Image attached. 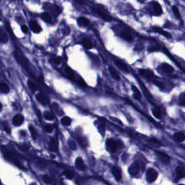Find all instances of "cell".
Listing matches in <instances>:
<instances>
[{"label":"cell","instance_id":"1","mask_svg":"<svg viewBox=\"0 0 185 185\" xmlns=\"http://www.w3.org/2000/svg\"><path fill=\"white\" fill-rule=\"evenodd\" d=\"M146 177H147V181L152 183L156 180L158 177V172L153 168H149L146 173Z\"/></svg>","mask_w":185,"mask_h":185},{"label":"cell","instance_id":"2","mask_svg":"<svg viewBox=\"0 0 185 185\" xmlns=\"http://www.w3.org/2000/svg\"><path fill=\"white\" fill-rule=\"evenodd\" d=\"M106 147H107V149L109 150V151L114 153V152H115L117 150V143L116 141H114V140H112V139H108V140H106Z\"/></svg>","mask_w":185,"mask_h":185},{"label":"cell","instance_id":"3","mask_svg":"<svg viewBox=\"0 0 185 185\" xmlns=\"http://www.w3.org/2000/svg\"><path fill=\"white\" fill-rule=\"evenodd\" d=\"M156 154L157 157H158V158L163 164H168V163L170 162V157H169L167 154H166V153H164L163 152L160 151H156Z\"/></svg>","mask_w":185,"mask_h":185},{"label":"cell","instance_id":"4","mask_svg":"<svg viewBox=\"0 0 185 185\" xmlns=\"http://www.w3.org/2000/svg\"><path fill=\"white\" fill-rule=\"evenodd\" d=\"M152 30H153L154 32L162 35L163 36L166 37V38H171V35L168 32H167V31H166V30H164L163 29H161L160 28L158 27V26H153V27H152Z\"/></svg>","mask_w":185,"mask_h":185},{"label":"cell","instance_id":"5","mask_svg":"<svg viewBox=\"0 0 185 185\" xmlns=\"http://www.w3.org/2000/svg\"><path fill=\"white\" fill-rule=\"evenodd\" d=\"M92 10L93 11V12L96 13L97 14H98V15H99V16H100V17L103 19V20H104L105 21L109 22L112 20V18H111V17L110 15H109L108 14H106V13H104V12L101 11V10H100V9H97L92 8Z\"/></svg>","mask_w":185,"mask_h":185},{"label":"cell","instance_id":"6","mask_svg":"<svg viewBox=\"0 0 185 185\" xmlns=\"http://www.w3.org/2000/svg\"><path fill=\"white\" fill-rule=\"evenodd\" d=\"M140 171V165L137 162H135L134 164L131 165V166L129 168V173L132 176H136L138 174Z\"/></svg>","mask_w":185,"mask_h":185},{"label":"cell","instance_id":"7","mask_svg":"<svg viewBox=\"0 0 185 185\" xmlns=\"http://www.w3.org/2000/svg\"><path fill=\"white\" fill-rule=\"evenodd\" d=\"M30 27L31 30H33V32L36 33H38L42 30L41 26L38 25L37 22L35 21V20H31L30 22Z\"/></svg>","mask_w":185,"mask_h":185},{"label":"cell","instance_id":"8","mask_svg":"<svg viewBox=\"0 0 185 185\" xmlns=\"http://www.w3.org/2000/svg\"><path fill=\"white\" fill-rule=\"evenodd\" d=\"M24 121V117L22 116L21 114H17L16 116H15L13 119V125L15 126H18L21 125L22 122Z\"/></svg>","mask_w":185,"mask_h":185},{"label":"cell","instance_id":"9","mask_svg":"<svg viewBox=\"0 0 185 185\" xmlns=\"http://www.w3.org/2000/svg\"><path fill=\"white\" fill-rule=\"evenodd\" d=\"M115 64L117 65V67L119 70H121L124 72H126V73L129 72V70H128L127 66H126V64L124 63V62H122V61H120V60H116V61H115Z\"/></svg>","mask_w":185,"mask_h":185},{"label":"cell","instance_id":"10","mask_svg":"<svg viewBox=\"0 0 185 185\" xmlns=\"http://www.w3.org/2000/svg\"><path fill=\"white\" fill-rule=\"evenodd\" d=\"M76 167L78 168L80 171H85V165L84 162L81 158H77L75 161Z\"/></svg>","mask_w":185,"mask_h":185},{"label":"cell","instance_id":"11","mask_svg":"<svg viewBox=\"0 0 185 185\" xmlns=\"http://www.w3.org/2000/svg\"><path fill=\"white\" fill-rule=\"evenodd\" d=\"M174 139L177 142L181 143L185 140V134H184L183 132H176L174 135Z\"/></svg>","mask_w":185,"mask_h":185},{"label":"cell","instance_id":"12","mask_svg":"<svg viewBox=\"0 0 185 185\" xmlns=\"http://www.w3.org/2000/svg\"><path fill=\"white\" fill-rule=\"evenodd\" d=\"M161 69L164 72H166L167 74H171L174 72V68L170 64L166 63H164L161 65Z\"/></svg>","mask_w":185,"mask_h":185},{"label":"cell","instance_id":"13","mask_svg":"<svg viewBox=\"0 0 185 185\" xmlns=\"http://www.w3.org/2000/svg\"><path fill=\"white\" fill-rule=\"evenodd\" d=\"M139 72L141 75L144 76L145 77H146L147 79H149V80L151 79L152 77H153V72L150 70H140Z\"/></svg>","mask_w":185,"mask_h":185},{"label":"cell","instance_id":"14","mask_svg":"<svg viewBox=\"0 0 185 185\" xmlns=\"http://www.w3.org/2000/svg\"><path fill=\"white\" fill-rule=\"evenodd\" d=\"M112 173H113V174H114V177H115V179L117 180V181H119V180H121V179H122V174H121V171H120V169L118 168V167H113L112 168Z\"/></svg>","mask_w":185,"mask_h":185},{"label":"cell","instance_id":"15","mask_svg":"<svg viewBox=\"0 0 185 185\" xmlns=\"http://www.w3.org/2000/svg\"><path fill=\"white\" fill-rule=\"evenodd\" d=\"M153 9H154V12H155V15H160L163 13V10H162L160 5L156 2H153Z\"/></svg>","mask_w":185,"mask_h":185},{"label":"cell","instance_id":"16","mask_svg":"<svg viewBox=\"0 0 185 185\" xmlns=\"http://www.w3.org/2000/svg\"><path fill=\"white\" fill-rule=\"evenodd\" d=\"M49 150L51 152H56L57 151V144L54 138L51 137L49 142Z\"/></svg>","mask_w":185,"mask_h":185},{"label":"cell","instance_id":"17","mask_svg":"<svg viewBox=\"0 0 185 185\" xmlns=\"http://www.w3.org/2000/svg\"><path fill=\"white\" fill-rule=\"evenodd\" d=\"M176 174L179 178H184L185 177V168L181 166H178L176 168Z\"/></svg>","mask_w":185,"mask_h":185},{"label":"cell","instance_id":"18","mask_svg":"<svg viewBox=\"0 0 185 185\" xmlns=\"http://www.w3.org/2000/svg\"><path fill=\"white\" fill-rule=\"evenodd\" d=\"M132 89L134 92V94H133L134 98L137 100H140L141 98H142V95H141V92L139 91L138 89L137 88L135 85H132Z\"/></svg>","mask_w":185,"mask_h":185},{"label":"cell","instance_id":"19","mask_svg":"<svg viewBox=\"0 0 185 185\" xmlns=\"http://www.w3.org/2000/svg\"><path fill=\"white\" fill-rule=\"evenodd\" d=\"M82 44L84 46L85 48H86V49H91L92 47V41L88 38H84V39H83Z\"/></svg>","mask_w":185,"mask_h":185},{"label":"cell","instance_id":"20","mask_svg":"<svg viewBox=\"0 0 185 185\" xmlns=\"http://www.w3.org/2000/svg\"><path fill=\"white\" fill-rule=\"evenodd\" d=\"M121 37L126 41H131L132 40V37L130 33H129L126 31H122L121 33Z\"/></svg>","mask_w":185,"mask_h":185},{"label":"cell","instance_id":"21","mask_svg":"<svg viewBox=\"0 0 185 185\" xmlns=\"http://www.w3.org/2000/svg\"><path fill=\"white\" fill-rule=\"evenodd\" d=\"M109 69L110 74H111V75L112 76V77H113V78H114L115 80H120V76L119 75V74L117 73V72L114 70V68L110 67Z\"/></svg>","mask_w":185,"mask_h":185},{"label":"cell","instance_id":"22","mask_svg":"<svg viewBox=\"0 0 185 185\" xmlns=\"http://www.w3.org/2000/svg\"><path fill=\"white\" fill-rule=\"evenodd\" d=\"M36 98H37V100H38L41 103H42V105H46V103H48L47 98L43 96L41 93H38V95H37V96H36Z\"/></svg>","mask_w":185,"mask_h":185},{"label":"cell","instance_id":"23","mask_svg":"<svg viewBox=\"0 0 185 185\" xmlns=\"http://www.w3.org/2000/svg\"><path fill=\"white\" fill-rule=\"evenodd\" d=\"M41 18L43 21H45L46 22H48L49 23L51 22V16L49 13H43L41 15Z\"/></svg>","mask_w":185,"mask_h":185},{"label":"cell","instance_id":"24","mask_svg":"<svg viewBox=\"0 0 185 185\" xmlns=\"http://www.w3.org/2000/svg\"><path fill=\"white\" fill-rule=\"evenodd\" d=\"M0 90L2 92L7 93L9 91V88L7 85L5 84L4 83H0Z\"/></svg>","mask_w":185,"mask_h":185},{"label":"cell","instance_id":"25","mask_svg":"<svg viewBox=\"0 0 185 185\" xmlns=\"http://www.w3.org/2000/svg\"><path fill=\"white\" fill-rule=\"evenodd\" d=\"M77 22H78V23H79L80 25H83V26H87V25L89 24L88 20L87 18L83 17H80V18L77 20Z\"/></svg>","mask_w":185,"mask_h":185},{"label":"cell","instance_id":"26","mask_svg":"<svg viewBox=\"0 0 185 185\" xmlns=\"http://www.w3.org/2000/svg\"><path fill=\"white\" fill-rule=\"evenodd\" d=\"M71 119L67 117H63L61 119V123L63 124L64 126H69L71 124Z\"/></svg>","mask_w":185,"mask_h":185},{"label":"cell","instance_id":"27","mask_svg":"<svg viewBox=\"0 0 185 185\" xmlns=\"http://www.w3.org/2000/svg\"><path fill=\"white\" fill-rule=\"evenodd\" d=\"M65 71H66V73L67 74V75L71 79H75V73H74V72L72 71V70H71L70 67H66L65 68Z\"/></svg>","mask_w":185,"mask_h":185},{"label":"cell","instance_id":"28","mask_svg":"<svg viewBox=\"0 0 185 185\" xmlns=\"http://www.w3.org/2000/svg\"><path fill=\"white\" fill-rule=\"evenodd\" d=\"M153 115L155 116V117H156L157 119H160V116H161V112L159 109L158 108H156V109H153Z\"/></svg>","mask_w":185,"mask_h":185},{"label":"cell","instance_id":"29","mask_svg":"<svg viewBox=\"0 0 185 185\" xmlns=\"http://www.w3.org/2000/svg\"><path fill=\"white\" fill-rule=\"evenodd\" d=\"M7 41V36L2 31L0 30V42L6 43Z\"/></svg>","mask_w":185,"mask_h":185},{"label":"cell","instance_id":"30","mask_svg":"<svg viewBox=\"0 0 185 185\" xmlns=\"http://www.w3.org/2000/svg\"><path fill=\"white\" fill-rule=\"evenodd\" d=\"M172 10L173 12H174V14L175 15V16L177 17V19H180L181 18V15H180V13H179V9H178V8L176 6H173Z\"/></svg>","mask_w":185,"mask_h":185},{"label":"cell","instance_id":"31","mask_svg":"<svg viewBox=\"0 0 185 185\" xmlns=\"http://www.w3.org/2000/svg\"><path fill=\"white\" fill-rule=\"evenodd\" d=\"M43 181L46 184H50L52 182V180H51V177L49 176H48V175H44L43 177Z\"/></svg>","mask_w":185,"mask_h":185},{"label":"cell","instance_id":"32","mask_svg":"<svg viewBox=\"0 0 185 185\" xmlns=\"http://www.w3.org/2000/svg\"><path fill=\"white\" fill-rule=\"evenodd\" d=\"M29 130H30V134H31V136H32L33 139V140H36V132L35 128H34L33 126H32V125H30Z\"/></svg>","mask_w":185,"mask_h":185},{"label":"cell","instance_id":"33","mask_svg":"<svg viewBox=\"0 0 185 185\" xmlns=\"http://www.w3.org/2000/svg\"><path fill=\"white\" fill-rule=\"evenodd\" d=\"M28 87H29V88L33 91V92H35L36 90H37V87H36V85L34 84L32 82V81H28Z\"/></svg>","mask_w":185,"mask_h":185},{"label":"cell","instance_id":"34","mask_svg":"<svg viewBox=\"0 0 185 185\" xmlns=\"http://www.w3.org/2000/svg\"><path fill=\"white\" fill-rule=\"evenodd\" d=\"M64 176L66 177V178H67L69 179H72L74 177L73 173L70 171H64Z\"/></svg>","mask_w":185,"mask_h":185},{"label":"cell","instance_id":"35","mask_svg":"<svg viewBox=\"0 0 185 185\" xmlns=\"http://www.w3.org/2000/svg\"><path fill=\"white\" fill-rule=\"evenodd\" d=\"M179 104L181 106H185V93H182L181 95Z\"/></svg>","mask_w":185,"mask_h":185},{"label":"cell","instance_id":"36","mask_svg":"<svg viewBox=\"0 0 185 185\" xmlns=\"http://www.w3.org/2000/svg\"><path fill=\"white\" fill-rule=\"evenodd\" d=\"M44 117L46 118V119L50 121V120H53L54 117L53 114H51V112H46V113L44 114Z\"/></svg>","mask_w":185,"mask_h":185},{"label":"cell","instance_id":"37","mask_svg":"<svg viewBox=\"0 0 185 185\" xmlns=\"http://www.w3.org/2000/svg\"><path fill=\"white\" fill-rule=\"evenodd\" d=\"M45 130H46V132H51L52 131H53V126L50 124H46V126H45Z\"/></svg>","mask_w":185,"mask_h":185},{"label":"cell","instance_id":"38","mask_svg":"<svg viewBox=\"0 0 185 185\" xmlns=\"http://www.w3.org/2000/svg\"><path fill=\"white\" fill-rule=\"evenodd\" d=\"M21 28H22V31L23 33H27L28 32V28L26 25H22Z\"/></svg>","mask_w":185,"mask_h":185},{"label":"cell","instance_id":"39","mask_svg":"<svg viewBox=\"0 0 185 185\" xmlns=\"http://www.w3.org/2000/svg\"><path fill=\"white\" fill-rule=\"evenodd\" d=\"M77 83L81 85V86H83V87H85L86 86V84H85V83L83 80H82V79H80V80L77 81Z\"/></svg>","mask_w":185,"mask_h":185},{"label":"cell","instance_id":"40","mask_svg":"<svg viewBox=\"0 0 185 185\" xmlns=\"http://www.w3.org/2000/svg\"><path fill=\"white\" fill-rule=\"evenodd\" d=\"M158 46H155V47H153V48L151 47V48L148 49V51H155L159 50V49H158Z\"/></svg>","mask_w":185,"mask_h":185},{"label":"cell","instance_id":"41","mask_svg":"<svg viewBox=\"0 0 185 185\" xmlns=\"http://www.w3.org/2000/svg\"><path fill=\"white\" fill-rule=\"evenodd\" d=\"M60 62H61V59H60V57H57V58H55L54 59V62L56 64H59L60 63Z\"/></svg>","mask_w":185,"mask_h":185},{"label":"cell","instance_id":"42","mask_svg":"<svg viewBox=\"0 0 185 185\" xmlns=\"http://www.w3.org/2000/svg\"><path fill=\"white\" fill-rule=\"evenodd\" d=\"M2 105L1 104V103H0V111L2 110Z\"/></svg>","mask_w":185,"mask_h":185},{"label":"cell","instance_id":"43","mask_svg":"<svg viewBox=\"0 0 185 185\" xmlns=\"http://www.w3.org/2000/svg\"><path fill=\"white\" fill-rule=\"evenodd\" d=\"M1 15H2V12H1V10H0V20H1Z\"/></svg>","mask_w":185,"mask_h":185},{"label":"cell","instance_id":"44","mask_svg":"<svg viewBox=\"0 0 185 185\" xmlns=\"http://www.w3.org/2000/svg\"><path fill=\"white\" fill-rule=\"evenodd\" d=\"M0 185H2V182H1V181H0Z\"/></svg>","mask_w":185,"mask_h":185},{"label":"cell","instance_id":"45","mask_svg":"<svg viewBox=\"0 0 185 185\" xmlns=\"http://www.w3.org/2000/svg\"><path fill=\"white\" fill-rule=\"evenodd\" d=\"M179 185H184V184H179Z\"/></svg>","mask_w":185,"mask_h":185},{"label":"cell","instance_id":"46","mask_svg":"<svg viewBox=\"0 0 185 185\" xmlns=\"http://www.w3.org/2000/svg\"><path fill=\"white\" fill-rule=\"evenodd\" d=\"M31 185H35V184H31Z\"/></svg>","mask_w":185,"mask_h":185}]
</instances>
